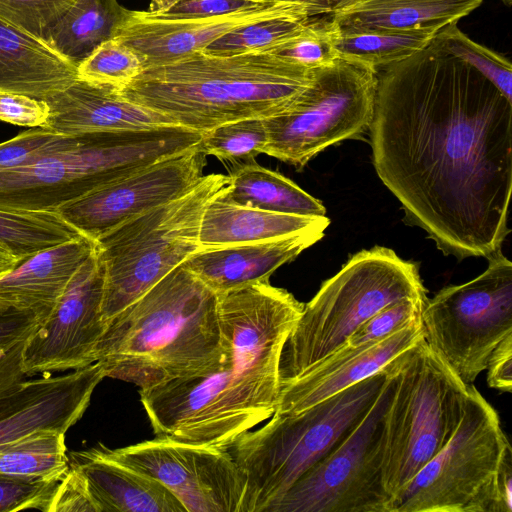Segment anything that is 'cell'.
Instances as JSON below:
<instances>
[{
    "label": "cell",
    "instance_id": "f907efd6",
    "mask_svg": "<svg viewBox=\"0 0 512 512\" xmlns=\"http://www.w3.org/2000/svg\"><path fill=\"white\" fill-rule=\"evenodd\" d=\"M273 1H298V2H302V0H273Z\"/></svg>",
    "mask_w": 512,
    "mask_h": 512
},
{
    "label": "cell",
    "instance_id": "30bf717a",
    "mask_svg": "<svg viewBox=\"0 0 512 512\" xmlns=\"http://www.w3.org/2000/svg\"><path fill=\"white\" fill-rule=\"evenodd\" d=\"M377 72L338 58L314 71L311 84L282 112L264 118V154L301 170L320 152L369 131Z\"/></svg>",
    "mask_w": 512,
    "mask_h": 512
},
{
    "label": "cell",
    "instance_id": "8fae6325",
    "mask_svg": "<svg viewBox=\"0 0 512 512\" xmlns=\"http://www.w3.org/2000/svg\"><path fill=\"white\" fill-rule=\"evenodd\" d=\"M508 442L496 410L471 384L454 434L412 478L391 512H492L491 483Z\"/></svg>",
    "mask_w": 512,
    "mask_h": 512
},
{
    "label": "cell",
    "instance_id": "5b68a950",
    "mask_svg": "<svg viewBox=\"0 0 512 512\" xmlns=\"http://www.w3.org/2000/svg\"><path fill=\"white\" fill-rule=\"evenodd\" d=\"M201 137L179 125L69 135L35 159L0 170V209L56 212L100 187L195 147Z\"/></svg>",
    "mask_w": 512,
    "mask_h": 512
},
{
    "label": "cell",
    "instance_id": "7a4b0ae2",
    "mask_svg": "<svg viewBox=\"0 0 512 512\" xmlns=\"http://www.w3.org/2000/svg\"><path fill=\"white\" fill-rule=\"evenodd\" d=\"M222 353L207 373L139 390L156 436L229 448L267 421L279 398V361L304 304L260 282L218 294Z\"/></svg>",
    "mask_w": 512,
    "mask_h": 512
},
{
    "label": "cell",
    "instance_id": "60d3db41",
    "mask_svg": "<svg viewBox=\"0 0 512 512\" xmlns=\"http://www.w3.org/2000/svg\"><path fill=\"white\" fill-rule=\"evenodd\" d=\"M60 479L37 480L0 473V512L26 509L46 512Z\"/></svg>",
    "mask_w": 512,
    "mask_h": 512
},
{
    "label": "cell",
    "instance_id": "ab89813d",
    "mask_svg": "<svg viewBox=\"0 0 512 512\" xmlns=\"http://www.w3.org/2000/svg\"><path fill=\"white\" fill-rule=\"evenodd\" d=\"M273 0H151L148 14L163 19H196L232 14Z\"/></svg>",
    "mask_w": 512,
    "mask_h": 512
},
{
    "label": "cell",
    "instance_id": "52a82bcc",
    "mask_svg": "<svg viewBox=\"0 0 512 512\" xmlns=\"http://www.w3.org/2000/svg\"><path fill=\"white\" fill-rule=\"evenodd\" d=\"M406 297L427 299L417 263L381 246L352 255L304 304L281 352L279 388L336 352L380 309Z\"/></svg>",
    "mask_w": 512,
    "mask_h": 512
},
{
    "label": "cell",
    "instance_id": "d590c367",
    "mask_svg": "<svg viewBox=\"0 0 512 512\" xmlns=\"http://www.w3.org/2000/svg\"><path fill=\"white\" fill-rule=\"evenodd\" d=\"M333 24L328 16L312 17L295 37L268 53L309 70L333 64L339 57L332 43Z\"/></svg>",
    "mask_w": 512,
    "mask_h": 512
},
{
    "label": "cell",
    "instance_id": "ba28073f",
    "mask_svg": "<svg viewBox=\"0 0 512 512\" xmlns=\"http://www.w3.org/2000/svg\"><path fill=\"white\" fill-rule=\"evenodd\" d=\"M386 368L392 392L385 413L382 479L392 509L412 478L454 434L471 384L462 381L424 337Z\"/></svg>",
    "mask_w": 512,
    "mask_h": 512
},
{
    "label": "cell",
    "instance_id": "7bdbcfd3",
    "mask_svg": "<svg viewBox=\"0 0 512 512\" xmlns=\"http://www.w3.org/2000/svg\"><path fill=\"white\" fill-rule=\"evenodd\" d=\"M49 107L45 100L28 95L0 91V121L13 125L43 128Z\"/></svg>",
    "mask_w": 512,
    "mask_h": 512
},
{
    "label": "cell",
    "instance_id": "9a60e30c",
    "mask_svg": "<svg viewBox=\"0 0 512 512\" xmlns=\"http://www.w3.org/2000/svg\"><path fill=\"white\" fill-rule=\"evenodd\" d=\"M105 267L97 249L81 265L23 351L27 377L73 371L97 361L107 329L102 318Z\"/></svg>",
    "mask_w": 512,
    "mask_h": 512
},
{
    "label": "cell",
    "instance_id": "d6a6232c",
    "mask_svg": "<svg viewBox=\"0 0 512 512\" xmlns=\"http://www.w3.org/2000/svg\"><path fill=\"white\" fill-rule=\"evenodd\" d=\"M268 133L264 118H249L219 125L202 133L199 146L206 156L239 166L264 152Z\"/></svg>",
    "mask_w": 512,
    "mask_h": 512
},
{
    "label": "cell",
    "instance_id": "f546056e",
    "mask_svg": "<svg viewBox=\"0 0 512 512\" xmlns=\"http://www.w3.org/2000/svg\"><path fill=\"white\" fill-rule=\"evenodd\" d=\"M69 467L65 432L33 431L0 448V473L37 480H58Z\"/></svg>",
    "mask_w": 512,
    "mask_h": 512
},
{
    "label": "cell",
    "instance_id": "4316f807",
    "mask_svg": "<svg viewBox=\"0 0 512 512\" xmlns=\"http://www.w3.org/2000/svg\"><path fill=\"white\" fill-rule=\"evenodd\" d=\"M131 15L118 0H74L50 30L46 44L77 68L102 43L115 38Z\"/></svg>",
    "mask_w": 512,
    "mask_h": 512
},
{
    "label": "cell",
    "instance_id": "277c9868",
    "mask_svg": "<svg viewBox=\"0 0 512 512\" xmlns=\"http://www.w3.org/2000/svg\"><path fill=\"white\" fill-rule=\"evenodd\" d=\"M309 70L268 52H197L144 68L119 89L127 100L204 133L219 125L284 111L312 82Z\"/></svg>",
    "mask_w": 512,
    "mask_h": 512
},
{
    "label": "cell",
    "instance_id": "e575fe53",
    "mask_svg": "<svg viewBox=\"0 0 512 512\" xmlns=\"http://www.w3.org/2000/svg\"><path fill=\"white\" fill-rule=\"evenodd\" d=\"M144 69L141 57L116 38L102 43L78 67V78L121 89Z\"/></svg>",
    "mask_w": 512,
    "mask_h": 512
},
{
    "label": "cell",
    "instance_id": "ffe728a7",
    "mask_svg": "<svg viewBox=\"0 0 512 512\" xmlns=\"http://www.w3.org/2000/svg\"><path fill=\"white\" fill-rule=\"evenodd\" d=\"M96 242L79 235L40 250L0 275V310L32 313L42 323Z\"/></svg>",
    "mask_w": 512,
    "mask_h": 512
},
{
    "label": "cell",
    "instance_id": "ee69618b",
    "mask_svg": "<svg viewBox=\"0 0 512 512\" xmlns=\"http://www.w3.org/2000/svg\"><path fill=\"white\" fill-rule=\"evenodd\" d=\"M95 512L80 474L71 466L58 481L46 512Z\"/></svg>",
    "mask_w": 512,
    "mask_h": 512
},
{
    "label": "cell",
    "instance_id": "d6986e66",
    "mask_svg": "<svg viewBox=\"0 0 512 512\" xmlns=\"http://www.w3.org/2000/svg\"><path fill=\"white\" fill-rule=\"evenodd\" d=\"M422 338V320L417 319L377 342L337 350L279 388L274 414L298 413L353 386L380 371Z\"/></svg>",
    "mask_w": 512,
    "mask_h": 512
},
{
    "label": "cell",
    "instance_id": "836d02e7",
    "mask_svg": "<svg viewBox=\"0 0 512 512\" xmlns=\"http://www.w3.org/2000/svg\"><path fill=\"white\" fill-rule=\"evenodd\" d=\"M431 42L475 68L512 101V64L508 58L470 39L457 22L440 28Z\"/></svg>",
    "mask_w": 512,
    "mask_h": 512
},
{
    "label": "cell",
    "instance_id": "6da1fadb",
    "mask_svg": "<svg viewBox=\"0 0 512 512\" xmlns=\"http://www.w3.org/2000/svg\"><path fill=\"white\" fill-rule=\"evenodd\" d=\"M372 159L405 220L458 260L510 233L512 101L432 42L377 72Z\"/></svg>",
    "mask_w": 512,
    "mask_h": 512
},
{
    "label": "cell",
    "instance_id": "4fadbf2b",
    "mask_svg": "<svg viewBox=\"0 0 512 512\" xmlns=\"http://www.w3.org/2000/svg\"><path fill=\"white\" fill-rule=\"evenodd\" d=\"M386 380L364 418L306 471L269 512H391L382 479Z\"/></svg>",
    "mask_w": 512,
    "mask_h": 512
},
{
    "label": "cell",
    "instance_id": "74e56055",
    "mask_svg": "<svg viewBox=\"0 0 512 512\" xmlns=\"http://www.w3.org/2000/svg\"><path fill=\"white\" fill-rule=\"evenodd\" d=\"M74 0H0V20L43 41Z\"/></svg>",
    "mask_w": 512,
    "mask_h": 512
},
{
    "label": "cell",
    "instance_id": "7402d4cb",
    "mask_svg": "<svg viewBox=\"0 0 512 512\" xmlns=\"http://www.w3.org/2000/svg\"><path fill=\"white\" fill-rule=\"evenodd\" d=\"M323 236V230H310L271 241L199 250L181 265L220 294L269 282L275 270L294 260Z\"/></svg>",
    "mask_w": 512,
    "mask_h": 512
},
{
    "label": "cell",
    "instance_id": "5bb4252c",
    "mask_svg": "<svg viewBox=\"0 0 512 512\" xmlns=\"http://www.w3.org/2000/svg\"><path fill=\"white\" fill-rule=\"evenodd\" d=\"M111 459L154 478L186 512H240L241 473L227 448L188 443L167 436L108 449Z\"/></svg>",
    "mask_w": 512,
    "mask_h": 512
},
{
    "label": "cell",
    "instance_id": "c3c4849f",
    "mask_svg": "<svg viewBox=\"0 0 512 512\" xmlns=\"http://www.w3.org/2000/svg\"><path fill=\"white\" fill-rule=\"evenodd\" d=\"M19 261L0 247V275L14 268Z\"/></svg>",
    "mask_w": 512,
    "mask_h": 512
},
{
    "label": "cell",
    "instance_id": "9c48e42d",
    "mask_svg": "<svg viewBox=\"0 0 512 512\" xmlns=\"http://www.w3.org/2000/svg\"><path fill=\"white\" fill-rule=\"evenodd\" d=\"M228 176L204 175L183 196L111 230L96 240L105 267L102 318L107 324L167 274L200 250V227L208 204Z\"/></svg>",
    "mask_w": 512,
    "mask_h": 512
},
{
    "label": "cell",
    "instance_id": "603a6c76",
    "mask_svg": "<svg viewBox=\"0 0 512 512\" xmlns=\"http://www.w3.org/2000/svg\"><path fill=\"white\" fill-rule=\"evenodd\" d=\"M69 456V466L82 477L95 512H186L163 484L111 459L102 446Z\"/></svg>",
    "mask_w": 512,
    "mask_h": 512
},
{
    "label": "cell",
    "instance_id": "44dd1931",
    "mask_svg": "<svg viewBox=\"0 0 512 512\" xmlns=\"http://www.w3.org/2000/svg\"><path fill=\"white\" fill-rule=\"evenodd\" d=\"M44 100L49 116L43 129L64 135L175 125L166 116L125 99L116 88L80 78Z\"/></svg>",
    "mask_w": 512,
    "mask_h": 512
},
{
    "label": "cell",
    "instance_id": "f1b7e54d",
    "mask_svg": "<svg viewBox=\"0 0 512 512\" xmlns=\"http://www.w3.org/2000/svg\"><path fill=\"white\" fill-rule=\"evenodd\" d=\"M437 31L426 28L350 32L340 31L333 24L332 43L339 58L356 61L378 72L428 46Z\"/></svg>",
    "mask_w": 512,
    "mask_h": 512
},
{
    "label": "cell",
    "instance_id": "8992f818",
    "mask_svg": "<svg viewBox=\"0 0 512 512\" xmlns=\"http://www.w3.org/2000/svg\"><path fill=\"white\" fill-rule=\"evenodd\" d=\"M386 380L372 376L295 414H273L229 448L241 473L240 512H269L366 415Z\"/></svg>",
    "mask_w": 512,
    "mask_h": 512
},
{
    "label": "cell",
    "instance_id": "7c38bea8",
    "mask_svg": "<svg viewBox=\"0 0 512 512\" xmlns=\"http://www.w3.org/2000/svg\"><path fill=\"white\" fill-rule=\"evenodd\" d=\"M488 260L476 278L427 299L421 317L426 343L467 384L512 334V263L502 252Z\"/></svg>",
    "mask_w": 512,
    "mask_h": 512
},
{
    "label": "cell",
    "instance_id": "f6af8a7d",
    "mask_svg": "<svg viewBox=\"0 0 512 512\" xmlns=\"http://www.w3.org/2000/svg\"><path fill=\"white\" fill-rule=\"evenodd\" d=\"M487 384L501 392L512 391V334L491 353L487 363Z\"/></svg>",
    "mask_w": 512,
    "mask_h": 512
},
{
    "label": "cell",
    "instance_id": "7dc6e473",
    "mask_svg": "<svg viewBox=\"0 0 512 512\" xmlns=\"http://www.w3.org/2000/svg\"><path fill=\"white\" fill-rule=\"evenodd\" d=\"M358 0H302L310 7L311 17L329 16Z\"/></svg>",
    "mask_w": 512,
    "mask_h": 512
},
{
    "label": "cell",
    "instance_id": "2e32d148",
    "mask_svg": "<svg viewBox=\"0 0 512 512\" xmlns=\"http://www.w3.org/2000/svg\"><path fill=\"white\" fill-rule=\"evenodd\" d=\"M206 157L198 144L66 203L56 212L81 235L96 241L192 190L204 176Z\"/></svg>",
    "mask_w": 512,
    "mask_h": 512
},
{
    "label": "cell",
    "instance_id": "b9f144b4",
    "mask_svg": "<svg viewBox=\"0 0 512 512\" xmlns=\"http://www.w3.org/2000/svg\"><path fill=\"white\" fill-rule=\"evenodd\" d=\"M69 135L32 128L0 143V170L21 166L63 143Z\"/></svg>",
    "mask_w": 512,
    "mask_h": 512
},
{
    "label": "cell",
    "instance_id": "f35d334b",
    "mask_svg": "<svg viewBox=\"0 0 512 512\" xmlns=\"http://www.w3.org/2000/svg\"><path fill=\"white\" fill-rule=\"evenodd\" d=\"M427 299L406 297L390 303L361 324L339 349L369 345L421 319Z\"/></svg>",
    "mask_w": 512,
    "mask_h": 512
},
{
    "label": "cell",
    "instance_id": "83f0119b",
    "mask_svg": "<svg viewBox=\"0 0 512 512\" xmlns=\"http://www.w3.org/2000/svg\"><path fill=\"white\" fill-rule=\"evenodd\" d=\"M219 199L235 205L301 216H325L323 204L278 172L256 161L234 166Z\"/></svg>",
    "mask_w": 512,
    "mask_h": 512
},
{
    "label": "cell",
    "instance_id": "3957f363",
    "mask_svg": "<svg viewBox=\"0 0 512 512\" xmlns=\"http://www.w3.org/2000/svg\"><path fill=\"white\" fill-rule=\"evenodd\" d=\"M221 353L218 294L180 265L110 321L97 361L144 390L205 374Z\"/></svg>",
    "mask_w": 512,
    "mask_h": 512
},
{
    "label": "cell",
    "instance_id": "e0dca14e",
    "mask_svg": "<svg viewBox=\"0 0 512 512\" xmlns=\"http://www.w3.org/2000/svg\"><path fill=\"white\" fill-rule=\"evenodd\" d=\"M307 14L310 8L298 1H269L240 12L196 19H163L147 11H134L115 37L134 50L144 68L170 64L204 51L235 28L264 19ZM311 17V16H310Z\"/></svg>",
    "mask_w": 512,
    "mask_h": 512
},
{
    "label": "cell",
    "instance_id": "8d00e7d4",
    "mask_svg": "<svg viewBox=\"0 0 512 512\" xmlns=\"http://www.w3.org/2000/svg\"><path fill=\"white\" fill-rule=\"evenodd\" d=\"M39 324L32 313L0 310V391L27 378L23 351Z\"/></svg>",
    "mask_w": 512,
    "mask_h": 512
},
{
    "label": "cell",
    "instance_id": "1f68e13d",
    "mask_svg": "<svg viewBox=\"0 0 512 512\" xmlns=\"http://www.w3.org/2000/svg\"><path fill=\"white\" fill-rule=\"evenodd\" d=\"M311 18L293 14L250 23L221 36L202 52L220 56L269 52L298 35Z\"/></svg>",
    "mask_w": 512,
    "mask_h": 512
},
{
    "label": "cell",
    "instance_id": "681fc988",
    "mask_svg": "<svg viewBox=\"0 0 512 512\" xmlns=\"http://www.w3.org/2000/svg\"><path fill=\"white\" fill-rule=\"evenodd\" d=\"M507 7L511 6L512 0H501Z\"/></svg>",
    "mask_w": 512,
    "mask_h": 512
},
{
    "label": "cell",
    "instance_id": "bcb514c9",
    "mask_svg": "<svg viewBox=\"0 0 512 512\" xmlns=\"http://www.w3.org/2000/svg\"><path fill=\"white\" fill-rule=\"evenodd\" d=\"M495 512H512V448L508 442L492 479Z\"/></svg>",
    "mask_w": 512,
    "mask_h": 512
},
{
    "label": "cell",
    "instance_id": "4dcf8cb0",
    "mask_svg": "<svg viewBox=\"0 0 512 512\" xmlns=\"http://www.w3.org/2000/svg\"><path fill=\"white\" fill-rule=\"evenodd\" d=\"M79 235L57 212L0 209V247L19 262Z\"/></svg>",
    "mask_w": 512,
    "mask_h": 512
},
{
    "label": "cell",
    "instance_id": "d4e9b609",
    "mask_svg": "<svg viewBox=\"0 0 512 512\" xmlns=\"http://www.w3.org/2000/svg\"><path fill=\"white\" fill-rule=\"evenodd\" d=\"M218 196L203 214L200 250L271 241L310 230L325 231L330 224L326 216L274 213L228 203Z\"/></svg>",
    "mask_w": 512,
    "mask_h": 512
},
{
    "label": "cell",
    "instance_id": "484cf974",
    "mask_svg": "<svg viewBox=\"0 0 512 512\" xmlns=\"http://www.w3.org/2000/svg\"><path fill=\"white\" fill-rule=\"evenodd\" d=\"M483 0H358L328 17L340 31L439 30L458 22Z\"/></svg>",
    "mask_w": 512,
    "mask_h": 512
},
{
    "label": "cell",
    "instance_id": "ac0fdd59",
    "mask_svg": "<svg viewBox=\"0 0 512 512\" xmlns=\"http://www.w3.org/2000/svg\"><path fill=\"white\" fill-rule=\"evenodd\" d=\"M104 378L96 361L59 376L26 378L0 391V448L40 429L66 433L83 416Z\"/></svg>",
    "mask_w": 512,
    "mask_h": 512
},
{
    "label": "cell",
    "instance_id": "cb8c5ba5",
    "mask_svg": "<svg viewBox=\"0 0 512 512\" xmlns=\"http://www.w3.org/2000/svg\"><path fill=\"white\" fill-rule=\"evenodd\" d=\"M78 78L45 42L0 20V91L46 99Z\"/></svg>",
    "mask_w": 512,
    "mask_h": 512
}]
</instances>
